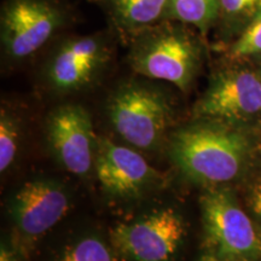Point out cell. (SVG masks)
Instances as JSON below:
<instances>
[{
	"mask_svg": "<svg viewBox=\"0 0 261 261\" xmlns=\"http://www.w3.org/2000/svg\"><path fill=\"white\" fill-rule=\"evenodd\" d=\"M61 8L51 0H8L2 11V42L12 60L35 54L64 23Z\"/></svg>",
	"mask_w": 261,
	"mask_h": 261,
	"instance_id": "52a82bcc",
	"label": "cell"
},
{
	"mask_svg": "<svg viewBox=\"0 0 261 261\" xmlns=\"http://www.w3.org/2000/svg\"><path fill=\"white\" fill-rule=\"evenodd\" d=\"M252 207L255 213L261 218V189H256L252 195Z\"/></svg>",
	"mask_w": 261,
	"mask_h": 261,
	"instance_id": "ac0fdd59",
	"label": "cell"
},
{
	"mask_svg": "<svg viewBox=\"0 0 261 261\" xmlns=\"http://www.w3.org/2000/svg\"><path fill=\"white\" fill-rule=\"evenodd\" d=\"M261 11V0H219L221 32L227 38H237Z\"/></svg>",
	"mask_w": 261,
	"mask_h": 261,
	"instance_id": "5bb4252c",
	"label": "cell"
},
{
	"mask_svg": "<svg viewBox=\"0 0 261 261\" xmlns=\"http://www.w3.org/2000/svg\"><path fill=\"white\" fill-rule=\"evenodd\" d=\"M109 57V47L102 37L70 38L52 57L47 68V79L60 92L81 90L92 83Z\"/></svg>",
	"mask_w": 261,
	"mask_h": 261,
	"instance_id": "8fae6325",
	"label": "cell"
},
{
	"mask_svg": "<svg viewBox=\"0 0 261 261\" xmlns=\"http://www.w3.org/2000/svg\"><path fill=\"white\" fill-rule=\"evenodd\" d=\"M57 261H115L106 242L97 237H86L68 247Z\"/></svg>",
	"mask_w": 261,
	"mask_h": 261,
	"instance_id": "2e32d148",
	"label": "cell"
},
{
	"mask_svg": "<svg viewBox=\"0 0 261 261\" xmlns=\"http://www.w3.org/2000/svg\"><path fill=\"white\" fill-rule=\"evenodd\" d=\"M114 129L130 145L154 150L165 139L173 120L167 94L148 84L129 81L114 91L108 100Z\"/></svg>",
	"mask_w": 261,
	"mask_h": 261,
	"instance_id": "3957f363",
	"label": "cell"
},
{
	"mask_svg": "<svg viewBox=\"0 0 261 261\" xmlns=\"http://www.w3.org/2000/svg\"><path fill=\"white\" fill-rule=\"evenodd\" d=\"M219 17V0H169L165 19L191 25L205 35Z\"/></svg>",
	"mask_w": 261,
	"mask_h": 261,
	"instance_id": "4fadbf2b",
	"label": "cell"
},
{
	"mask_svg": "<svg viewBox=\"0 0 261 261\" xmlns=\"http://www.w3.org/2000/svg\"><path fill=\"white\" fill-rule=\"evenodd\" d=\"M259 56H261V11L244 31L234 38L228 48V58L232 61Z\"/></svg>",
	"mask_w": 261,
	"mask_h": 261,
	"instance_id": "9a60e30c",
	"label": "cell"
},
{
	"mask_svg": "<svg viewBox=\"0 0 261 261\" xmlns=\"http://www.w3.org/2000/svg\"><path fill=\"white\" fill-rule=\"evenodd\" d=\"M0 261H16V259L14 254L10 252L8 248L3 246L0 250Z\"/></svg>",
	"mask_w": 261,
	"mask_h": 261,
	"instance_id": "d6986e66",
	"label": "cell"
},
{
	"mask_svg": "<svg viewBox=\"0 0 261 261\" xmlns=\"http://www.w3.org/2000/svg\"><path fill=\"white\" fill-rule=\"evenodd\" d=\"M108 4L119 27L138 32L165 19L169 0H108Z\"/></svg>",
	"mask_w": 261,
	"mask_h": 261,
	"instance_id": "7c38bea8",
	"label": "cell"
},
{
	"mask_svg": "<svg viewBox=\"0 0 261 261\" xmlns=\"http://www.w3.org/2000/svg\"><path fill=\"white\" fill-rule=\"evenodd\" d=\"M47 139L68 172L86 175L94 166L97 143L89 112L79 104L56 108L47 119Z\"/></svg>",
	"mask_w": 261,
	"mask_h": 261,
	"instance_id": "ba28073f",
	"label": "cell"
},
{
	"mask_svg": "<svg viewBox=\"0 0 261 261\" xmlns=\"http://www.w3.org/2000/svg\"><path fill=\"white\" fill-rule=\"evenodd\" d=\"M198 261H226V260L221 259V257L215 255L213 253H208V254H204V255H202Z\"/></svg>",
	"mask_w": 261,
	"mask_h": 261,
	"instance_id": "ffe728a7",
	"label": "cell"
},
{
	"mask_svg": "<svg viewBox=\"0 0 261 261\" xmlns=\"http://www.w3.org/2000/svg\"><path fill=\"white\" fill-rule=\"evenodd\" d=\"M19 143V126L8 110L2 109L0 115V171L10 168L17 155Z\"/></svg>",
	"mask_w": 261,
	"mask_h": 261,
	"instance_id": "e0dca14e",
	"label": "cell"
},
{
	"mask_svg": "<svg viewBox=\"0 0 261 261\" xmlns=\"http://www.w3.org/2000/svg\"><path fill=\"white\" fill-rule=\"evenodd\" d=\"M238 125L197 120L171 137L172 160L190 180L205 185L232 181L242 174L250 156L249 137Z\"/></svg>",
	"mask_w": 261,
	"mask_h": 261,
	"instance_id": "6da1fadb",
	"label": "cell"
},
{
	"mask_svg": "<svg viewBox=\"0 0 261 261\" xmlns=\"http://www.w3.org/2000/svg\"><path fill=\"white\" fill-rule=\"evenodd\" d=\"M70 208L63 185L51 179L25 182L10 203V213L22 237L37 238L56 226Z\"/></svg>",
	"mask_w": 261,
	"mask_h": 261,
	"instance_id": "30bf717a",
	"label": "cell"
},
{
	"mask_svg": "<svg viewBox=\"0 0 261 261\" xmlns=\"http://www.w3.org/2000/svg\"><path fill=\"white\" fill-rule=\"evenodd\" d=\"M94 167L103 190L119 198L138 197L161 180L142 155L107 138L98 139Z\"/></svg>",
	"mask_w": 261,
	"mask_h": 261,
	"instance_id": "9c48e42d",
	"label": "cell"
},
{
	"mask_svg": "<svg viewBox=\"0 0 261 261\" xmlns=\"http://www.w3.org/2000/svg\"><path fill=\"white\" fill-rule=\"evenodd\" d=\"M194 116L231 125L261 116V71L246 65L218 71L194 106Z\"/></svg>",
	"mask_w": 261,
	"mask_h": 261,
	"instance_id": "5b68a950",
	"label": "cell"
},
{
	"mask_svg": "<svg viewBox=\"0 0 261 261\" xmlns=\"http://www.w3.org/2000/svg\"><path fill=\"white\" fill-rule=\"evenodd\" d=\"M128 61L136 73L188 92L201 70L203 45L188 24L163 19L136 32Z\"/></svg>",
	"mask_w": 261,
	"mask_h": 261,
	"instance_id": "7a4b0ae2",
	"label": "cell"
},
{
	"mask_svg": "<svg viewBox=\"0 0 261 261\" xmlns=\"http://www.w3.org/2000/svg\"><path fill=\"white\" fill-rule=\"evenodd\" d=\"M187 234V223L173 208H163L120 224L112 231L113 244L132 261H169Z\"/></svg>",
	"mask_w": 261,
	"mask_h": 261,
	"instance_id": "8992f818",
	"label": "cell"
},
{
	"mask_svg": "<svg viewBox=\"0 0 261 261\" xmlns=\"http://www.w3.org/2000/svg\"><path fill=\"white\" fill-rule=\"evenodd\" d=\"M201 211L211 253L226 261L261 260V232L230 191H207L201 197Z\"/></svg>",
	"mask_w": 261,
	"mask_h": 261,
	"instance_id": "277c9868",
	"label": "cell"
}]
</instances>
